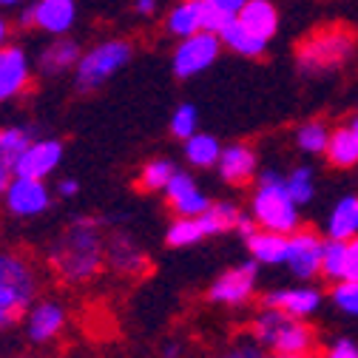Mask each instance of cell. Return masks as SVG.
Returning <instances> with one entry per match:
<instances>
[{
	"label": "cell",
	"instance_id": "obj_25",
	"mask_svg": "<svg viewBox=\"0 0 358 358\" xmlns=\"http://www.w3.org/2000/svg\"><path fill=\"white\" fill-rule=\"evenodd\" d=\"M165 29H168V34H173L179 40L202 31V0H182V3H176L168 12Z\"/></svg>",
	"mask_w": 358,
	"mask_h": 358
},
{
	"label": "cell",
	"instance_id": "obj_36",
	"mask_svg": "<svg viewBox=\"0 0 358 358\" xmlns=\"http://www.w3.org/2000/svg\"><path fill=\"white\" fill-rule=\"evenodd\" d=\"M210 208V199L202 194V191H196V194H191L188 199H182L179 205H173L171 210L176 213V216H182V219H188V216H199V213H205Z\"/></svg>",
	"mask_w": 358,
	"mask_h": 358
},
{
	"label": "cell",
	"instance_id": "obj_41",
	"mask_svg": "<svg viewBox=\"0 0 358 358\" xmlns=\"http://www.w3.org/2000/svg\"><path fill=\"white\" fill-rule=\"evenodd\" d=\"M57 194L63 199H74L80 194V182H77V179H60V182H57Z\"/></svg>",
	"mask_w": 358,
	"mask_h": 358
},
{
	"label": "cell",
	"instance_id": "obj_39",
	"mask_svg": "<svg viewBox=\"0 0 358 358\" xmlns=\"http://www.w3.org/2000/svg\"><path fill=\"white\" fill-rule=\"evenodd\" d=\"M324 358H358V344H352L350 338H338Z\"/></svg>",
	"mask_w": 358,
	"mask_h": 358
},
{
	"label": "cell",
	"instance_id": "obj_33",
	"mask_svg": "<svg viewBox=\"0 0 358 358\" xmlns=\"http://www.w3.org/2000/svg\"><path fill=\"white\" fill-rule=\"evenodd\" d=\"M333 304L347 313V316H358V279H344L333 285Z\"/></svg>",
	"mask_w": 358,
	"mask_h": 358
},
{
	"label": "cell",
	"instance_id": "obj_42",
	"mask_svg": "<svg viewBox=\"0 0 358 358\" xmlns=\"http://www.w3.org/2000/svg\"><path fill=\"white\" fill-rule=\"evenodd\" d=\"M236 231H239V234L248 239L250 234H256V231H259V225H256V219H253V216H245V213H242V216H239V225H236Z\"/></svg>",
	"mask_w": 358,
	"mask_h": 358
},
{
	"label": "cell",
	"instance_id": "obj_27",
	"mask_svg": "<svg viewBox=\"0 0 358 358\" xmlns=\"http://www.w3.org/2000/svg\"><path fill=\"white\" fill-rule=\"evenodd\" d=\"M176 173V168H173V162L171 159H151V162H145L143 165V171H140V176H137V185L143 188V191H148V194H154V191H165V185L171 182V176Z\"/></svg>",
	"mask_w": 358,
	"mask_h": 358
},
{
	"label": "cell",
	"instance_id": "obj_9",
	"mask_svg": "<svg viewBox=\"0 0 358 358\" xmlns=\"http://www.w3.org/2000/svg\"><path fill=\"white\" fill-rule=\"evenodd\" d=\"M256 279H259V267L256 262L248 264H236L228 273H222L210 287H208V299L213 304H228V307H239L245 304L253 290H256Z\"/></svg>",
	"mask_w": 358,
	"mask_h": 358
},
{
	"label": "cell",
	"instance_id": "obj_26",
	"mask_svg": "<svg viewBox=\"0 0 358 358\" xmlns=\"http://www.w3.org/2000/svg\"><path fill=\"white\" fill-rule=\"evenodd\" d=\"M219 154H222V145L216 137H210V134L196 131L185 140V159L194 168H213L219 162Z\"/></svg>",
	"mask_w": 358,
	"mask_h": 358
},
{
	"label": "cell",
	"instance_id": "obj_10",
	"mask_svg": "<svg viewBox=\"0 0 358 358\" xmlns=\"http://www.w3.org/2000/svg\"><path fill=\"white\" fill-rule=\"evenodd\" d=\"M322 250H324V239L316 231H293L285 264L290 267L296 279L310 282L313 276L322 273Z\"/></svg>",
	"mask_w": 358,
	"mask_h": 358
},
{
	"label": "cell",
	"instance_id": "obj_24",
	"mask_svg": "<svg viewBox=\"0 0 358 358\" xmlns=\"http://www.w3.org/2000/svg\"><path fill=\"white\" fill-rule=\"evenodd\" d=\"M324 157H327V162L333 168H352V165H358V137L352 134L350 125H341V128L330 131Z\"/></svg>",
	"mask_w": 358,
	"mask_h": 358
},
{
	"label": "cell",
	"instance_id": "obj_19",
	"mask_svg": "<svg viewBox=\"0 0 358 358\" xmlns=\"http://www.w3.org/2000/svg\"><path fill=\"white\" fill-rule=\"evenodd\" d=\"M287 245H290V234H276L264 228L248 236V250L256 264H285Z\"/></svg>",
	"mask_w": 358,
	"mask_h": 358
},
{
	"label": "cell",
	"instance_id": "obj_14",
	"mask_svg": "<svg viewBox=\"0 0 358 358\" xmlns=\"http://www.w3.org/2000/svg\"><path fill=\"white\" fill-rule=\"evenodd\" d=\"M60 159H63V143L60 140H31L29 148L23 151L20 162H17V173L46 179L49 173L57 171Z\"/></svg>",
	"mask_w": 358,
	"mask_h": 358
},
{
	"label": "cell",
	"instance_id": "obj_17",
	"mask_svg": "<svg viewBox=\"0 0 358 358\" xmlns=\"http://www.w3.org/2000/svg\"><path fill=\"white\" fill-rule=\"evenodd\" d=\"M106 262L111 271L122 273V276H134V273H140L145 271V253L140 250V245L134 242L128 234H114L108 242H106Z\"/></svg>",
	"mask_w": 358,
	"mask_h": 358
},
{
	"label": "cell",
	"instance_id": "obj_4",
	"mask_svg": "<svg viewBox=\"0 0 358 358\" xmlns=\"http://www.w3.org/2000/svg\"><path fill=\"white\" fill-rule=\"evenodd\" d=\"M250 216L264 231H276V234L299 231V205L293 202V196L287 191L285 173L271 168L262 176H256V191H253V199H250Z\"/></svg>",
	"mask_w": 358,
	"mask_h": 358
},
{
	"label": "cell",
	"instance_id": "obj_45",
	"mask_svg": "<svg viewBox=\"0 0 358 358\" xmlns=\"http://www.w3.org/2000/svg\"><path fill=\"white\" fill-rule=\"evenodd\" d=\"M20 26H34V3L29 6V9H23V15H20Z\"/></svg>",
	"mask_w": 358,
	"mask_h": 358
},
{
	"label": "cell",
	"instance_id": "obj_7",
	"mask_svg": "<svg viewBox=\"0 0 358 358\" xmlns=\"http://www.w3.org/2000/svg\"><path fill=\"white\" fill-rule=\"evenodd\" d=\"M219 52H222V40L213 31H196L191 37H182V43H179L173 52V63H171L173 74L179 80L196 77L216 63Z\"/></svg>",
	"mask_w": 358,
	"mask_h": 358
},
{
	"label": "cell",
	"instance_id": "obj_40",
	"mask_svg": "<svg viewBox=\"0 0 358 358\" xmlns=\"http://www.w3.org/2000/svg\"><path fill=\"white\" fill-rule=\"evenodd\" d=\"M210 3H213V6H219V9H222V12H225V15L236 17V15L242 12V6L248 3V0H210Z\"/></svg>",
	"mask_w": 358,
	"mask_h": 358
},
{
	"label": "cell",
	"instance_id": "obj_44",
	"mask_svg": "<svg viewBox=\"0 0 358 358\" xmlns=\"http://www.w3.org/2000/svg\"><path fill=\"white\" fill-rule=\"evenodd\" d=\"M179 355H182V344L171 341V344H165V347H162V358H179Z\"/></svg>",
	"mask_w": 358,
	"mask_h": 358
},
{
	"label": "cell",
	"instance_id": "obj_28",
	"mask_svg": "<svg viewBox=\"0 0 358 358\" xmlns=\"http://www.w3.org/2000/svg\"><path fill=\"white\" fill-rule=\"evenodd\" d=\"M330 131H333V128H327V122L310 120V122L299 125V131H296V145H299L301 151H307V154H324L327 140H330Z\"/></svg>",
	"mask_w": 358,
	"mask_h": 358
},
{
	"label": "cell",
	"instance_id": "obj_15",
	"mask_svg": "<svg viewBox=\"0 0 358 358\" xmlns=\"http://www.w3.org/2000/svg\"><path fill=\"white\" fill-rule=\"evenodd\" d=\"M262 307H276L285 310L290 316L307 319L322 307V290L319 287H282V290H271L262 299Z\"/></svg>",
	"mask_w": 358,
	"mask_h": 358
},
{
	"label": "cell",
	"instance_id": "obj_22",
	"mask_svg": "<svg viewBox=\"0 0 358 358\" xmlns=\"http://www.w3.org/2000/svg\"><path fill=\"white\" fill-rule=\"evenodd\" d=\"M219 40H222V46H228L231 52H236L242 57H262L264 49H267V40H262L250 29H245L239 23V17L228 20V26L219 31Z\"/></svg>",
	"mask_w": 358,
	"mask_h": 358
},
{
	"label": "cell",
	"instance_id": "obj_8",
	"mask_svg": "<svg viewBox=\"0 0 358 358\" xmlns=\"http://www.w3.org/2000/svg\"><path fill=\"white\" fill-rule=\"evenodd\" d=\"M3 199H6V208L15 213V216H40L46 213L49 205H52V191L46 185V179H34V176H20L15 173L12 182L6 185L3 191Z\"/></svg>",
	"mask_w": 358,
	"mask_h": 358
},
{
	"label": "cell",
	"instance_id": "obj_12",
	"mask_svg": "<svg viewBox=\"0 0 358 358\" xmlns=\"http://www.w3.org/2000/svg\"><path fill=\"white\" fill-rule=\"evenodd\" d=\"M31 80L29 57L20 46H0V103L20 97Z\"/></svg>",
	"mask_w": 358,
	"mask_h": 358
},
{
	"label": "cell",
	"instance_id": "obj_35",
	"mask_svg": "<svg viewBox=\"0 0 358 358\" xmlns=\"http://www.w3.org/2000/svg\"><path fill=\"white\" fill-rule=\"evenodd\" d=\"M228 20H231V15H225L219 6H213L210 0H202V31L219 34L222 29L228 26Z\"/></svg>",
	"mask_w": 358,
	"mask_h": 358
},
{
	"label": "cell",
	"instance_id": "obj_30",
	"mask_svg": "<svg viewBox=\"0 0 358 358\" xmlns=\"http://www.w3.org/2000/svg\"><path fill=\"white\" fill-rule=\"evenodd\" d=\"M344 256H347V242L341 239H324L322 250V276L327 282H341L344 279Z\"/></svg>",
	"mask_w": 358,
	"mask_h": 358
},
{
	"label": "cell",
	"instance_id": "obj_5",
	"mask_svg": "<svg viewBox=\"0 0 358 358\" xmlns=\"http://www.w3.org/2000/svg\"><path fill=\"white\" fill-rule=\"evenodd\" d=\"M134 57V46L128 40H103L94 49L80 55L74 66V85L77 92H97L103 83H108L114 74H120Z\"/></svg>",
	"mask_w": 358,
	"mask_h": 358
},
{
	"label": "cell",
	"instance_id": "obj_29",
	"mask_svg": "<svg viewBox=\"0 0 358 358\" xmlns=\"http://www.w3.org/2000/svg\"><path fill=\"white\" fill-rule=\"evenodd\" d=\"M199 239H205V231L196 216H188V219L176 216V222H171V228L165 234V245L171 248H188V245H196Z\"/></svg>",
	"mask_w": 358,
	"mask_h": 358
},
{
	"label": "cell",
	"instance_id": "obj_46",
	"mask_svg": "<svg viewBox=\"0 0 358 358\" xmlns=\"http://www.w3.org/2000/svg\"><path fill=\"white\" fill-rule=\"evenodd\" d=\"M6 40H9V23L3 15H0V46H6Z\"/></svg>",
	"mask_w": 358,
	"mask_h": 358
},
{
	"label": "cell",
	"instance_id": "obj_16",
	"mask_svg": "<svg viewBox=\"0 0 358 358\" xmlns=\"http://www.w3.org/2000/svg\"><path fill=\"white\" fill-rule=\"evenodd\" d=\"M31 140L34 137L29 134V128H17V125L0 128V194L6 191L12 176L17 173V162Z\"/></svg>",
	"mask_w": 358,
	"mask_h": 358
},
{
	"label": "cell",
	"instance_id": "obj_20",
	"mask_svg": "<svg viewBox=\"0 0 358 358\" xmlns=\"http://www.w3.org/2000/svg\"><path fill=\"white\" fill-rule=\"evenodd\" d=\"M236 17L245 29H250L256 37H262L267 43H271V37L279 29V12H276V6L271 3V0H248Z\"/></svg>",
	"mask_w": 358,
	"mask_h": 358
},
{
	"label": "cell",
	"instance_id": "obj_6",
	"mask_svg": "<svg viewBox=\"0 0 358 358\" xmlns=\"http://www.w3.org/2000/svg\"><path fill=\"white\" fill-rule=\"evenodd\" d=\"M355 52V34L344 26H327L310 34L299 46V66L307 74H324L341 69Z\"/></svg>",
	"mask_w": 358,
	"mask_h": 358
},
{
	"label": "cell",
	"instance_id": "obj_32",
	"mask_svg": "<svg viewBox=\"0 0 358 358\" xmlns=\"http://www.w3.org/2000/svg\"><path fill=\"white\" fill-rule=\"evenodd\" d=\"M196 122H199V114L191 103L179 106L173 114H171V134L176 140H188L191 134H196Z\"/></svg>",
	"mask_w": 358,
	"mask_h": 358
},
{
	"label": "cell",
	"instance_id": "obj_3",
	"mask_svg": "<svg viewBox=\"0 0 358 358\" xmlns=\"http://www.w3.org/2000/svg\"><path fill=\"white\" fill-rule=\"evenodd\" d=\"M250 338L271 355H313V347H316L313 327L304 324V319L276 307H264L253 319Z\"/></svg>",
	"mask_w": 358,
	"mask_h": 358
},
{
	"label": "cell",
	"instance_id": "obj_49",
	"mask_svg": "<svg viewBox=\"0 0 358 358\" xmlns=\"http://www.w3.org/2000/svg\"><path fill=\"white\" fill-rule=\"evenodd\" d=\"M20 358H26V355H20Z\"/></svg>",
	"mask_w": 358,
	"mask_h": 358
},
{
	"label": "cell",
	"instance_id": "obj_37",
	"mask_svg": "<svg viewBox=\"0 0 358 358\" xmlns=\"http://www.w3.org/2000/svg\"><path fill=\"white\" fill-rule=\"evenodd\" d=\"M219 358H273V355L267 352L264 347H259V344L250 338V341H242V344L231 347L228 352H222Z\"/></svg>",
	"mask_w": 358,
	"mask_h": 358
},
{
	"label": "cell",
	"instance_id": "obj_38",
	"mask_svg": "<svg viewBox=\"0 0 358 358\" xmlns=\"http://www.w3.org/2000/svg\"><path fill=\"white\" fill-rule=\"evenodd\" d=\"M344 279H358V236L347 239V256H344ZM341 279V282H344Z\"/></svg>",
	"mask_w": 358,
	"mask_h": 358
},
{
	"label": "cell",
	"instance_id": "obj_34",
	"mask_svg": "<svg viewBox=\"0 0 358 358\" xmlns=\"http://www.w3.org/2000/svg\"><path fill=\"white\" fill-rule=\"evenodd\" d=\"M199 188H196V182H194V176L191 173H185V171H176L173 176H171V182L165 185V199H168V205L173 208V205H179L182 199H188L191 194H196Z\"/></svg>",
	"mask_w": 358,
	"mask_h": 358
},
{
	"label": "cell",
	"instance_id": "obj_31",
	"mask_svg": "<svg viewBox=\"0 0 358 358\" xmlns=\"http://www.w3.org/2000/svg\"><path fill=\"white\" fill-rule=\"evenodd\" d=\"M285 182L296 205H307L316 194V179H313V171L307 165H296L290 173H285Z\"/></svg>",
	"mask_w": 358,
	"mask_h": 358
},
{
	"label": "cell",
	"instance_id": "obj_43",
	"mask_svg": "<svg viewBox=\"0 0 358 358\" xmlns=\"http://www.w3.org/2000/svg\"><path fill=\"white\" fill-rule=\"evenodd\" d=\"M134 12L140 17H151L157 12V0H137V3H134Z\"/></svg>",
	"mask_w": 358,
	"mask_h": 358
},
{
	"label": "cell",
	"instance_id": "obj_23",
	"mask_svg": "<svg viewBox=\"0 0 358 358\" xmlns=\"http://www.w3.org/2000/svg\"><path fill=\"white\" fill-rule=\"evenodd\" d=\"M358 236V194H347L330 213L327 239H355Z\"/></svg>",
	"mask_w": 358,
	"mask_h": 358
},
{
	"label": "cell",
	"instance_id": "obj_18",
	"mask_svg": "<svg viewBox=\"0 0 358 358\" xmlns=\"http://www.w3.org/2000/svg\"><path fill=\"white\" fill-rule=\"evenodd\" d=\"M77 20L74 0H37L34 3V26L46 34L63 37Z\"/></svg>",
	"mask_w": 358,
	"mask_h": 358
},
{
	"label": "cell",
	"instance_id": "obj_11",
	"mask_svg": "<svg viewBox=\"0 0 358 358\" xmlns=\"http://www.w3.org/2000/svg\"><path fill=\"white\" fill-rule=\"evenodd\" d=\"M66 322H69V310L60 301H55V299L34 301L29 307V313L23 316L26 338L31 344H49V341H55L63 333Z\"/></svg>",
	"mask_w": 358,
	"mask_h": 358
},
{
	"label": "cell",
	"instance_id": "obj_1",
	"mask_svg": "<svg viewBox=\"0 0 358 358\" xmlns=\"http://www.w3.org/2000/svg\"><path fill=\"white\" fill-rule=\"evenodd\" d=\"M52 271L66 285H85L106 264V236L97 219L77 216L46 253Z\"/></svg>",
	"mask_w": 358,
	"mask_h": 358
},
{
	"label": "cell",
	"instance_id": "obj_13",
	"mask_svg": "<svg viewBox=\"0 0 358 358\" xmlns=\"http://www.w3.org/2000/svg\"><path fill=\"white\" fill-rule=\"evenodd\" d=\"M216 168H219V176L225 179L228 185L242 188V185H248L256 179L259 159H256V151L248 143H231V145L222 148Z\"/></svg>",
	"mask_w": 358,
	"mask_h": 358
},
{
	"label": "cell",
	"instance_id": "obj_2",
	"mask_svg": "<svg viewBox=\"0 0 358 358\" xmlns=\"http://www.w3.org/2000/svg\"><path fill=\"white\" fill-rule=\"evenodd\" d=\"M40 273L29 256L0 250V333L23 322L37 301Z\"/></svg>",
	"mask_w": 358,
	"mask_h": 358
},
{
	"label": "cell",
	"instance_id": "obj_21",
	"mask_svg": "<svg viewBox=\"0 0 358 358\" xmlns=\"http://www.w3.org/2000/svg\"><path fill=\"white\" fill-rule=\"evenodd\" d=\"M80 46L74 40H52L46 49H43L40 55V71L46 77H60L66 71H74L77 60H80Z\"/></svg>",
	"mask_w": 358,
	"mask_h": 358
},
{
	"label": "cell",
	"instance_id": "obj_47",
	"mask_svg": "<svg viewBox=\"0 0 358 358\" xmlns=\"http://www.w3.org/2000/svg\"><path fill=\"white\" fill-rule=\"evenodd\" d=\"M23 0H0V9H12V6H20Z\"/></svg>",
	"mask_w": 358,
	"mask_h": 358
},
{
	"label": "cell",
	"instance_id": "obj_48",
	"mask_svg": "<svg viewBox=\"0 0 358 358\" xmlns=\"http://www.w3.org/2000/svg\"><path fill=\"white\" fill-rule=\"evenodd\" d=\"M350 128H352V134H355V137H358V114L350 120Z\"/></svg>",
	"mask_w": 358,
	"mask_h": 358
}]
</instances>
